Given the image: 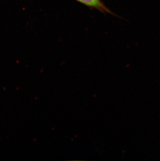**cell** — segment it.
Masks as SVG:
<instances>
[{
    "mask_svg": "<svg viewBox=\"0 0 160 161\" xmlns=\"http://www.w3.org/2000/svg\"><path fill=\"white\" fill-rule=\"evenodd\" d=\"M77 1L90 8L98 9L102 12H110L109 9L106 7L100 0H77Z\"/></svg>",
    "mask_w": 160,
    "mask_h": 161,
    "instance_id": "6da1fadb",
    "label": "cell"
}]
</instances>
